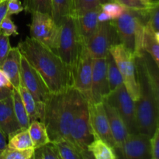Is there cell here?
I'll use <instances>...</instances> for the list:
<instances>
[{"mask_svg": "<svg viewBox=\"0 0 159 159\" xmlns=\"http://www.w3.org/2000/svg\"><path fill=\"white\" fill-rule=\"evenodd\" d=\"M24 9V6H23L20 0H9L8 1L7 16H11L15 14H19L20 12H23Z\"/></svg>", "mask_w": 159, "mask_h": 159, "instance_id": "40", "label": "cell"}, {"mask_svg": "<svg viewBox=\"0 0 159 159\" xmlns=\"http://www.w3.org/2000/svg\"><path fill=\"white\" fill-rule=\"evenodd\" d=\"M105 100L117 110L128 134L139 133L137 127L135 102L129 95L124 84L111 92Z\"/></svg>", "mask_w": 159, "mask_h": 159, "instance_id": "10", "label": "cell"}, {"mask_svg": "<svg viewBox=\"0 0 159 159\" xmlns=\"http://www.w3.org/2000/svg\"><path fill=\"white\" fill-rule=\"evenodd\" d=\"M152 144V158L159 159V124L155 133L151 138Z\"/></svg>", "mask_w": 159, "mask_h": 159, "instance_id": "39", "label": "cell"}, {"mask_svg": "<svg viewBox=\"0 0 159 159\" xmlns=\"http://www.w3.org/2000/svg\"><path fill=\"white\" fill-rule=\"evenodd\" d=\"M125 8L116 2H109L101 5V10L107 12L113 20L119 18L124 12Z\"/></svg>", "mask_w": 159, "mask_h": 159, "instance_id": "34", "label": "cell"}, {"mask_svg": "<svg viewBox=\"0 0 159 159\" xmlns=\"http://www.w3.org/2000/svg\"><path fill=\"white\" fill-rule=\"evenodd\" d=\"M2 1V0H0V2H1Z\"/></svg>", "mask_w": 159, "mask_h": 159, "instance_id": "51", "label": "cell"}, {"mask_svg": "<svg viewBox=\"0 0 159 159\" xmlns=\"http://www.w3.org/2000/svg\"><path fill=\"white\" fill-rule=\"evenodd\" d=\"M107 65V75H108L109 85H110V93L114 91L116 89L124 84L123 78L120 74L119 68L115 62L114 58L112 56L111 53H109L106 57Z\"/></svg>", "mask_w": 159, "mask_h": 159, "instance_id": "26", "label": "cell"}, {"mask_svg": "<svg viewBox=\"0 0 159 159\" xmlns=\"http://www.w3.org/2000/svg\"><path fill=\"white\" fill-rule=\"evenodd\" d=\"M12 89H8L0 85V100H2V99L10 96L12 95Z\"/></svg>", "mask_w": 159, "mask_h": 159, "instance_id": "43", "label": "cell"}, {"mask_svg": "<svg viewBox=\"0 0 159 159\" xmlns=\"http://www.w3.org/2000/svg\"><path fill=\"white\" fill-rule=\"evenodd\" d=\"M8 1L9 0H2L0 2V24H1L3 19L7 15Z\"/></svg>", "mask_w": 159, "mask_h": 159, "instance_id": "42", "label": "cell"}, {"mask_svg": "<svg viewBox=\"0 0 159 159\" xmlns=\"http://www.w3.org/2000/svg\"><path fill=\"white\" fill-rule=\"evenodd\" d=\"M21 53L18 47L11 48L0 68L6 72L14 89H18L20 85V61Z\"/></svg>", "mask_w": 159, "mask_h": 159, "instance_id": "19", "label": "cell"}, {"mask_svg": "<svg viewBox=\"0 0 159 159\" xmlns=\"http://www.w3.org/2000/svg\"><path fill=\"white\" fill-rule=\"evenodd\" d=\"M116 151L127 159L152 158L151 138L142 133L128 134L124 144Z\"/></svg>", "mask_w": 159, "mask_h": 159, "instance_id": "14", "label": "cell"}, {"mask_svg": "<svg viewBox=\"0 0 159 159\" xmlns=\"http://www.w3.org/2000/svg\"><path fill=\"white\" fill-rule=\"evenodd\" d=\"M17 47L40 74L51 93H61L72 87V71L53 50L30 37L21 40Z\"/></svg>", "mask_w": 159, "mask_h": 159, "instance_id": "1", "label": "cell"}, {"mask_svg": "<svg viewBox=\"0 0 159 159\" xmlns=\"http://www.w3.org/2000/svg\"><path fill=\"white\" fill-rule=\"evenodd\" d=\"M158 0H155V1H154V2H158Z\"/></svg>", "mask_w": 159, "mask_h": 159, "instance_id": "50", "label": "cell"}, {"mask_svg": "<svg viewBox=\"0 0 159 159\" xmlns=\"http://www.w3.org/2000/svg\"><path fill=\"white\" fill-rule=\"evenodd\" d=\"M119 43L113 20L99 23L97 29L86 44L87 49L93 58L106 57L110 48Z\"/></svg>", "mask_w": 159, "mask_h": 159, "instance_id": "9", "label": "cell"}, {"mask_svg": "<svg viewBox=\"0 0 159 159\" xmlns=\"http://www.w3.org/2000/svg\"><path fill=\"white\" fill-rule=\"evenodd\" d=\"M35 148L17 150L6 147L0 152V159H30L33 158Z\"/></svg>", "mask_w": 159, "mask_h": 159, "instance_id": "33", "label": "cell"}, {"mask_svg": "<svg viewBox=\"0 0 159 159\" xmlns=\"http://www.w3.org/2000/svg\"><path fill=\"white\" fill-rule=\"evenodd\" d=\"M10 48L9 37L0 32V65L6 57Z\"/></svg>", "mask_w": 159, "mask_h": 159, "instance_id": "38", "label": "cell"}, {"mask_svg": "<svg viewBox=\"0 0 159 159\" xmlns=\"http://www.w3.org/2000/svg\"><path fill=\"white\" fill-rule=\"evenodd\" d=\"M100 6L99 0H71L70 14L72 16L79 15Z\"/></svg>", "mask_w": 159, "mask_h": 159, "instance_id": "30", "label": "cell"}, {"mask_svg": "<svg viewBox=\"0 0 159 159\" xmlns=\"http://www.w3.org/2000/svg\"><path fill=\"white\" fill-rule=\"evenodd\" d=\"M110 52L120 71L123 82L129 95L135 102L138 99L140 95L135 62L136 55L130 52L120 43L113 44L110 48Z\"/></svg>", "mask_w": 159, "mask_h": 159, "instance_id": "7", "label": "cell"}, {"mask_svg": "<svg viewBox=\"0 0 159 159\" xmlns=\"http://www.w3.org/2000/svg\"><path fill=\"white\" fill-rule=\"evenodd\" d=\"M71 141L83 155L84 158H93L88 147L94 140L93 129L89 120V102L83 97L78 106L69 134Z\"/></svg>", "mask_w": 159, "mask_h": 159, "instance_id": "6", "label": "cell"}, {"mask_svg": "<svg viewBox=\"0 0 159 159\" xmlns=\"http://www.w3.org/2000/svg\"><path fill=\"white\" fill-rule=\"evenodd\" d=\"M0 129L7 139L22 130L14 112L12 95L0 100Z\"/></svg>", "mask_w": 159, "mask_h": 159, "instance_id": "16", "label": "cell"}, {"mask_svg": "<svg viewBox=\"0 0 159 159\" xmlns=\"http://www.w3.org/2000/svg\"><path fill=\"white\" fill-rule=\"evenodd\" d=\"M0 32L8 37L16 36L19 34L16 26L14 24L13 21L9 16L6 15V16L2 21L1 24H0Z\"/></svg>", "mask_w": 159, "mask_h": 159, "instance_id": "37", "label": "cell"}, {"mask_svg": "<svg viewBox=\"0 0 159 159\" xmlns=\"http://www.w3.org/2000/svg\"><path fill=\"white\" fill-rule=\"evenodd\" d=\"M135 62L140 90L139 98L134 102L137 127L139 133L152 138L158 126L156 101L141 53L136 56Z\"/></svg>", "mask_w": 159, "mask_h": 159, "instance_id": "3", "label": "cell"}, {"mask_svg": "<svg viewBox=\"0 0 159 159\" xmlns=\"http://www.w3.org/2000/svg\"><path fill=\"white\" fill-rule=\"evenodd\" d=\"M20 85H23L37 102L46 103L51 94L40 74L23 55L20 61Z\"/></svg>", "mask_w": 159, "mask_h": 159, "instance_id": "12", "label": "cell"}, {"mask_svg": "<svg viewBox=\"0 0 159 159\" xmlns=\"http://www.w3.org/2000/svg\"><path fill=\"white\" fill-rule=\"evenodd\" d=\"M85 96L73 87L61 93H51L45 103L43 123L50 141L69 138L70 130L78 106Z\"/></svg>", "mask_w": 159, "mask_h": 159, "instance_id": "2", "label": "cell"}, {"mask_svg": "<svg viewBox=\"0 0 159 159\" xmlns=\"http://www.w3.org/2000/svg\"><path fill=\"white\" fill-rule=\"evenodd\" d=\"M24 9L27 12H40L52 16V0H24Z\"/></svg>", "mask_w": 159, "mask_h": 159, "instance_id": "31", "label": "cell"}, {"mask_svg": "<svg viewBox=\"0 0 159 159\" xmlns=\"http://www.w3.org/2000/svg\"><path fill=\"white\" fill-rule=\"evenodd\" d=\"M28 131L33 141L34 148H37L50 142L46 125L43 122L40 120L33 121L30 124Z\"/></svg>", "mask_w": 159, "mask_h": 159, "instance_id": "23", "label": "cell"}, {"mask_svg": "<svg viewBox=\"0 0 159 159\" xmlns=\"http://www.w3.org/2000/svg\"><path fill=\"white\" fill-rule=\"evenodd\" d=\"M7 147L17 150H24L34 148L28 129L20 130L8 138Z\"/></svg>", "mask_w": 159, "mask_h": 159, "instance_id": "27", "label": "cell"}, {"mask_svg": "<svg viewBox=\"0 0 159 159\" xmlns=\"http://www.w3.org/2000/svg\"><path fill=\"white\" fill-rule=\"evenodd\" d=\"M143 60L148 74L149 79H150L151 85H152V90L155 95V101H156L157 110L158 114V124H159V68L156 65L150 54H148L144 50L141 52Z\"/></svg>", "mask_w": 159, "mask_h": 159, "instance_id": "21", "label": "cell"}, {"mask_svg": "<svg viewBox=\"0 0 159 159\" xmlns=\"http://www.w3.org/2000/svg\"><path fill=\"white\" fill-rule=\"evenodd\" d=\"M145 18H148V13L125 8L122 15L113 20L119 43L136 56L143 51V35L147 22L144 21Z\"/></svg>", "mask_w": 159, "mask_h": 159, "instance_id": "4", "label": "cell"}, {"mask_svg": "<svg viewBox=\"0 0 159 159\" xmlns=\"http://www.w3.org/2000/svg\"><path fill=\"white\" fill-rule=\"evenodd\" d=\"M147 23L154 32L159 31V4L153 3L148 12Z\"/></svg>", "mask_w": 159, "mask_h": 159, "instance_id": "36", "label": "cell"}, {"mask_svg": "<svg viewBox=\"0 0 159 159\" xmlns=\"http://www.w3.org/2000/svg\"><path fill=\"white\" fill-rule=\"evenodd\" d=\"M34 159H61L58 148L54 142H48V144L35 148Z\"/></svg>", "mask_w": 159, "mask_h": 159, "instance_id": "29", "label": "cell"}, {"mask_svg": "<svg viewBox=\"0 0 159 159\" xmlns=\"http://www.w3.org/2000/svg\"><path fill=\"white\" fill-rule=\"evenodd\" d=\"M102 102H103L104 108H105L107 118H108L112 134L116 142V148H115V152H116V151L119 149L124 144L126 138L128 135V131L117 110L106 100H104Z\"/></svg>", "mask_w": 159, "mask_h": 159, "instance_id": "18", "label": "cell"}, {"mask_svg": "<svg viewBox=\"0 0 159 159\" xmlns=\"http://www.w3.org/2000/svg\"><path fill=\"white\" fill-rule=\"evenodd\" d=\"M89 112L94 138L102 140L115 151L116 142L110 130L103 102H89Z\"/></svg>", "mask_w": 159, "mask_h": 159, "instance_id": "13", "label": "cell"}, {"mask_svg": "<svg viewBox=\"0 0 159 159\" xmlns=\"http://www.w3.org/2000/svg\"><path fill=\"white\" fill-rule=\"evenodd\" d=\"M110 20H113L112 19V17L107 13V12H104V11L102 10L99 11V14H98V21H99V23L110 21Z\"/></svg>", "mask_w": 159, "mask_h": 159, "instance_id": "44", "label": "cell"}, {"mask_svg": "<svg viewBox=\"0 0 159 159\" xmlns=\"http://www.w3.org/2000/svg\"><path fill=\"white\" fill-rule=\"evenodd\" d=\"M112 2V0H99V2H100V4H104V3H107V2Z\"/></svg>", "mask_w": 159, "mask_h": 159, "instance_id": "48", "label": "cell"}, {"mask_svg": "<svg viewBox=\"0 0 159 159\" xmlns=\"http://www.w3.org/2000/svg\"><path fill=\"white\" fill-rule=\"evenodd\" d=\"M54 143L57 146L61 159H85L79 149L68 139H61Z\"/></svg>", "mask_w": 159, "mask_h": 159, "instance_id": "28", "label": "cell"}, {"mask_svg": "<svg viewBox=\"0 0 159 159\" xmlns=\"http://www.w3.org/2000/svg\"><path fill=\"white\" fill-rule=\"evenodd\" d=\"M18 91L21 96L22 101L24 104L26 112H27L30 122L31 123L34 120H40L41 122H43L45 103L37 102V100H35L34 96L23 85H20V87L18 88Z\"/></svg>", "mask_w": 159, "mask_h": 159, "instance_id": "20", "label": "cell"}, {"mask_svg": "<svg viewBox=\"0 0 159 159\" xmlns=\"http://www.w3.org/2000/svg\"><path fill=\"white\" fill-rule=\"evenodd\" d=\"M144 4H145L146 6H152V4L154 3V1L155 0H141Z\"/></svg>", "mask_w": 159, "mask_h": 159, "instance_id": "46", "label": "cell"}, {"mask_svg": "<svg viewBox=\"0 0 159 159\" xmlns=\"http://www.w3.org/2000/svg\"><path fill=\"white\" fill-rule=\"evenodd\" d=\"M142 48L150 54L159 68V43L155 37V32L147 22L144 25Z\"/></svg>", "mask_w": 159, "mask_h": 159, "instance_id": "22", "label": "cell"}, {"mask_svg": "<svg viewBox=\"0 0 159 159\" xmlns=\"http://www.w3.org/2000/svg\"><path fill=\"white\" fill-rule=\"evenodd\" d=\"M155 39H156L157 42L159 43V31H158V32H155Z\"/></svg>", "mask_w": 159, "mask_h": 159, "instance_id": "47", "label": "cell"}, {"mask_svg": "<svg viewBox=\"0 0 159 159\" xmlns=\"http://www.w3.org/2000/svg\"><path fill=\"white\" fill-rule=\"evenodd\" d=\"M12 102H13V109L15 112V115L18 120L21 130H27L29 128L30 122L29 116H28L27 112L24 107L23 101H22L21 96L20 93L16 89H12Z\"/></svg>", "mask_w": 159, "mask_h": 159, "instance_id": "25", "label": "cell"}, {"mask_svg": "<svg viewBox=\"0 0 159 159\" xmlns=\"http://www.w3.org/2000/svg\"><path fill=\"white\" fill-rule=\"evenodd\" d=\"M7 147V138L0 129V152Z\"/></svg>", "mask_w": 159, "mask_h": 159, "instance_id": "45", "label": "cell"}, {"mask_svg": "<svg viewBox=\"0 0 159 159\" xmlns=\"http://www.w3.org/2000/svg\"><path fill=\"white\" fill-rule=\"evenodd\" d=\"M58 25L59 33L55 53L72 71L82 48L85 46L81 40L74 16L71 14L65 16Z\"/></svg>", "mask_w": 159, "mask_h": 159, "instance_id": "5", "label": "cell"}, {"mask_svg": "<svg viewBox=\"0 0 159 159\" xmlns=\"http://www.w3.org/2000/svg\"><path fill=\"white\" fill-rule=\"evenodd\" d=\"M93 57L86 47L82 48L79 59L72 68V87L91 102V86Z\"/></svg>", "mask_w": 159, "mask_h": 159, "instance_id": "11", "label": "cell"}, {"mask_svg": "<svg viewBox=\"0 0 159 159\" xmlns=\"http://www.w3.org/2000/svg\"><path fill=\"white\" fill-rule=\"evenodd\" d=\"M71 0H52V16L58 24L62 18L70 14Z\"/></svg>", "mask_w": 159, "mask_h": 159, "instance_id": "32", "label": "cell"}, {"mask_svg": "<svg viewBox=\"0 0 159 159\" xmlns=\"http://www.w3.org/2000/svg\"><path fill=\"white\" fill-rule=\"evenodd\" d=\"M110 93L106 57L93 58L91 102H102Z\"/></svg>", "mask_w": 159, "mask_h": 159, "instance_id": "15", "label": "cell"}, {"mask_svg": "<svg viewBox=\"0 0 159 159\" xmlns=\"http://www.w3.org/2000/svg\"><path fill=\"white\" fill-rule=\"evenodd\" d=\"M100 10L101 6L79 15L74 16L75 18L78 31L84 46L86 47L87 43L97 29L99 25L98 14Z\"/></svg>", "mask_w": 159, "mask_h": 159, "instance_id": "17", "label": "cell"}, {"mask_svg": "<svg viewBox=\"0 0 159 159\" xmlns=\"http://www.w3.org/2000/svg\"><path fill=\"white\" fill-rule=\"evenodd\" d=\"M0 85L6 87V88L11 89H13V86H12L9 77L1 68H0Z\"/></svg>", "mask_w": 159, "mask_h": 159, "instance_id": "41", "label": "cell"}, {"mask_svg": "<svg viewBox=\"0 0 159 159\" xmlns=\"http://www.w3.org/2000/svg\"><path fill=\"white\" fill-rule=\"evenodd\" d=\"M112 2H116L124 7L144 13H148L151 7L144 4L141 0H112Z\"/></svg>", "mask_w": 159, "mask_h": 159, "instance_id": "35", "label": "cell"}, {"mask_svg": "<svg viewBox=\"0 0 159 159\" xmlns=\"http://www.w3.org/2000/svg\"><path fill=\"white\" fill-rule=\"evenodd\" d=\"M154 3H157V4H159V0L158 2H154Z\"/></svg>", "mask_w": 159, "mask_h": 159, "instance_id": "49", "label": "cell"}, {"mask_svg": "<svg viewBox=\"0 0 159 159\" xmlns=\"http://www.w3.org/2000/svg\"><path fill=\"white\" fill-rule=\"evenodd\" d=\"M88 150L96 159H116L118 158L114 149L107 143L99 138H94L93 142L89 145Z\"/></svg>", "mask_w": 159, "mask_h": 159, "instance_id": "24", "label": "cell"}, {"mask_svg": "<svg viewBox=\"0 0 159 159\" xmlns=\"http://www.w3.org/2000/svg\"><path fill=\"white\" fill-rule=\"evenodd\" d=\"M30 35L33 39L48 47L55 52L58 38L59 25L50 14L40 12H32Z\"/></svg>", "mask_w": 159, "mask_h": 159, "instance_id": "8", "label": "cell"}]
</instances>
